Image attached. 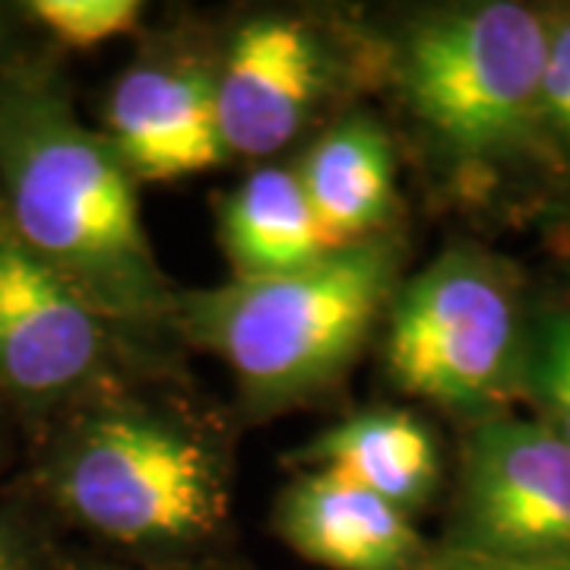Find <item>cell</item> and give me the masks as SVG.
I'll return each mask as SVG.
<instances>
[{
	"label": "cell",
	"instance_id": "7",
	"mask_svg": "<svg viewBox=\"0 0 570 570\" xmlns=\"http://www.w3.org/2000/svg\"><path fill=\"white\" fill-rule=\"evenodd\" d=\"M102 348L92 305L0 225V390L58 400L96 371Z\"/></svg>",
	"mask_w": 570,
	"mask_h": 570
},
{
	"label": "cell",
	"instance_id": "3",
	"mask_svg": "<svg viewBox=\"0 0 570 570\" xmlns=\"http://www.w3.org/2000/svg\"><path fill=\"white\" fill-rule=\"evenodd\" d=\"M551 29L508 0L422 22L406 41L403 89L431 137L469 163L520 149L542 124Z\"/></svg>",
	"mask_w": 570,
	"mask_h": 570
},
{
	"label": "cell",
	"instance_id": "16",
	"mask_svg": "<svg viewBox=\"0 0 570 570\" xmlns=\"http://www.w3.org/2000/svg\"><path fill=\"white\" fill-rule=\"evenodd\" d=\"M542 121L570 146V17L551 29L542 80Z\"/></svg>",
	"mask_w": 570,
	"mask_h": 570
},
{
	"label": "cell",
	"instance_id": "18",
	"mask_svg": "<svg viewBox=\"0 0 570 570\" xmlns=\"http://www.w3.org/2000/svg\"><path fill=\"white\" fill-rule=\"evenodd\" d=\"M0 570H32L20 530L3 517H0Z\"/></svg>",
	"mask_w": 570,
	"mask_h": 570
},
{
	"label": "cell",
	"instance_id": "14",
	"mask_svg": "<svg viewBox=\"0 0 570 570\" xmlns=\"http://www.w3.org/2000/svg\"><path fill=\"white\" fill-rule=\"evenodd\" d=\"M527 381L542 409V425L570 444V314L546 317L532 336Z\"/></svg>",
	"mask_w": 570,
	"mask_h": 570
},
{
	"label": "cell",
	"instance_id": "8",
	"mask_svg": "<svg viewBox=\"0 0 570 570\" xmlns=\"http://www.w3.org/2000/svg\"><path fill=\"white\" fill-rule=\"evenodd\" d=\"M216 86L228 153L269 156L305 124L321 86V51L305 26L254 20L232 41Z\"/></svg>",
	"mask_w": 570,
	"mask_h": 570
},
{
	"label": "cell",
	"instance_id": "11",
	"mask_svg": "<svg viewBox=\"0 0 570 570\" xmlns=\"http://www.w3.org/2000/svg\"><path fill=\"white\" fill-rule=\"evenodd\" d=\"M314 469L336 472L352 485L412 510L438 482L434 438L415 415L374 409L330 428L305 453Z\"/></svg>",
	"mask_w": 570,
	"mask_h": 570
},
{
	"label": "cell",
	"instance_id": "13",
	"mask_svg": "<svg viewBox=\"0 0 570 570\" xmlns=\"http://www.w3.org/2000/svg\"><path fill=\"white\" fill-rule=\"evenodd\" d=\"M223 247L235 276H273L321 261L330 250L295 171L261 168L223 204Z\"/></svg>",
	"mask_w": 570,
	"mask_h": 570
},
{
	"label": "cell",
	"instance_id": "2",
	"mask_svg": "<svg viewBox=\"0 0 570 570\" xmlns=\"http://www.w3.org/2000/svg\"><path fill=\"white\" fill-rule=\"evenodd\" d=\"M393 279L396 250L367 238L288 273L190 292L178 317L254 400L292 403L346 371L387 307Z\"/></svg>",
	"mask_w": 570,
	"mask_h": 570
},
{
	"label": "cell",
	"instance_id": "15",
	"mask_svg": "<svg viewBox=\"0 0 570 570\" xmlns=\"http://www.w3.org/2000/svg\"><path fill=\"white\" fill-rule=\"evenodd\" d=\"M137 0H32L29 17L70 48H96L130 32L140 20Z\"/></svg>",
	"mask_w": 570,
	"mask_h": 570
},
{
	"label": "cell",
	"instance_id": "6",
	"mask_svg": "<svg viewBox=\"0 0 570 570\" xmlns=\"http://www.w3.org/2000/svg\"><path fill=\"white\" fill-rule=\"evenodd\" d=\"M453 549L491 558L570 554V444L542 422L491 419L475 428Z\"/></svg>",
	"mask_w": 570,
	"mask_h": 570
},
{
	"label": "cell",
	"instance_id": "5",
	"mask_svg": "<svg viewBox=\"0 0 570 570\" xmlns=\"http://www.w3.org/2000/svg\"><path fill=\"white\" fill-rule=\"evenodd\" d=\"M517 346V302L501 269L472 250H450L403 288L387 367L406 393L475 409L508 387Z\"/></svg>",
	"mask_w": 570,
	"mask_h": 570
},
{
	"label": "cell",
	"instance_id": "10",
	"mask_svg": "<svg viewBox=\"0 0 570 570\" xmlns=\"http://www.w3.org/2000/svg\"><path fill=\"white\" fill-rule=\"evenodd\" d=\"M276 523L302 558L330 570H415L425 561L406 510L314 469L285 491Z\"/></svg>",
	"mask_w": 570,
	"mask_h": 570
},
{
	"label": "cell",
	"instance_id": "12",
	"mask_svg": "<svg viewBox=\"0 0 570 570\" xmlns=\"http://www.w3.org/2000/svg\"><path fill=\"white\" fill-rule=\"evenodd\" d=\"M295 175L333 247L367 242L393 200V159L374 124L333 127L311 146Z\"/></svg>",
	"mask_w": 570,
	"mask_h": 570
},
{
	"label": "cell",
	"instance_id": "1",
	"mask_svg": "<svg viewBox=\"0 0 570 570\" xmlns=\"http://www.w3.org/2000/svg\"><path fill=\"white\" fill-rule=\"evenodd\" d=\"M0 194L10 232L99 317L165 314L168 283L142 228L134 175L39 70L0 77Z\"/></svg>",
	"mask_w": 570,
	"mask_h": 570
},
{
	"label": "cell",
	"instance_id": "17",
	"mask_svg": "<svg viewBox=\"0 0 570 570\" xmlns=\"http://www.w3.org/2000/svg\"><path fill=\"white\" fill-rule=\"evenodd\" d=\"M415 570H570V554H561V558H491V554L448 546L438 554H428Z\"/></svg>",
	"mask_w": 570,
	"mask_h": 570
},
{
	"label": "cell",
	"instance_id": "9",
	"mask_svg": "<svg viewBox=\"0 0 570 570\" xmlns=\"http://www.w3.org/2000/svg\"><path fill=\"white\" fill-rule=\"evenodd\" d=\"M108 140L134 178L175 181L225 159L216 86L200 70L134 67L105 108Z\"/></svg>",
	"mask_w": 570,
	"mask_h": 570
},
{
	"label": "cell",
	"instance_id": "4",
	"mask_svg": "<svg viewBox=\"0 0 570 570\" xmlns=\"http://www.w3.org/2000/svg\"><path fill=\"white\" fill-rule=\"evenodd\" d=\"M63 508L121 542H184L216 527L223 485L209 450L171 422L105 412L82 422L51 463Z\"/></svg>",
	"mask_w": 570,
	"mask_h": 570
}]
</instances>
